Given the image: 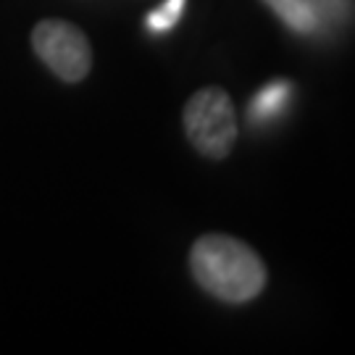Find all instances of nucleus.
I'll return each mask as SVG.
<instances>
[{
	"mask_svg": "<svg viewBox=\"0 0 355 355\" xmlns=\"http://www.w3.org/2000/svg\"><path fill=\"white\" fill-rule=\"evenodd\" d=\"M190 271L208 295L224 303H248L266 287L263 258L229 234H203L190 250Z\"/></svg>",
	"mask_w": 355,
	"mask_h": 355,
	"instance_id": "nucleus-1",
	"label": "nucleus"
},
{
	"mask_svg": "<svg viewBox=\"0 0 355 355\" xmlns=\"http://www.w3.org/2000/svg\"><path fill=\"white\" fill-rule=\"evenodd\" d=\"M187 140L205 158H227L237 142V114L232 98L221 87H203L184 105Z\"/></svg>",
	"mask_w": 355,
	"mask_h": 355,
	"instance_id": "nucleus-2",
	"label": "nucleus"
},
{
	"mask_svg": "<svg viewBox=\"0 0 355 355\" xmlns=\"http://www.w3.org/2000/svg\"><path fill=\"white\" fill-rule=\"evenodd\" d=\"M32 45L40 61H45V66L64 82H79L89 74L92 51L85 32L74 24L58 19L40 21L32 32Z\"/></svg>",
	"mask_w": 355,
	"mask_h": 355,
	"instance_id": "nucleus-3",
	"label": "nucleus"
},
{
	"mask_svg": "<svg viewBox=\"0 0 355 355\" xmlns=\"http://www.w3.org/2000/svg\"><path fill=\"white\" fill-rule=\"evenodd\" d=\"M266 3L268 8L295 32L308 35L318 26V11L313 0H266Z\"/></svg>",
	"mask_w": 355,
	"mask_h": 355,
	"instance_id": "nucleus-4",
	"label": "nucleus"
},
{
	"mask_svg": "<svg viewBox=\"0 0 355 355\" xmlns=\"http://www.w3.org/2000/svg\"><path fill=\"white\" fill-rule=\"evenodd\" d=\"M290 98L287 82H271L250 101V124H263L268 119L279 116L284 111V103Z\"/></svg>",
	"mask_w": 355,
	"mask_h": 355,
	"instance_id": "nucleus-5",
	"label": "nucleus"
},
{
	"mask_svg": "<svg viewBox=\"0 0 355 355\" xmlns=\"http://www.w3.org/2000/svg\"><path fill=\"white\" fill-rule=\"evenodd\" d=\"M184 3L187 0H166L164 6L155 8L145 21H148V26H150L153 32H168L179 21V16L184 11Z\"/></svg>",
	"mask_w": 355,
	"mask_h": 355,
	"instance_id": "nucleus-6",
	"label": "nucleus"
}]
</instances>
